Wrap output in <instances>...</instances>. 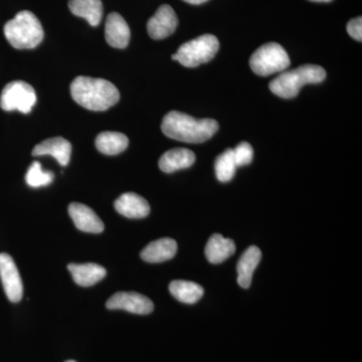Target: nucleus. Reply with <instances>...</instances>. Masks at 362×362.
Here are the masks:
<instances>
[{
  "label": "nucleus",
  "instance_id": "nucleus-16",
  "mask_svg": "<svg viewBox=\"0 0 362 362\" xmlns=\"http://www.w3.org/2000/svg\"><path fill=\"white\" fill-rule=\"evenodd\" d=\"M71 277L78 285L90 287L103 280L107 275L106 269L98 264H70L68 266Z\"/></svg>",
  "mask_w": 362,
  "mask_h": 362
},
{
  "label": "nucleus",
  "instance_id": "nucleus-8",
  "mask_svg": "<svg viewBox=\"0 0 362 362\" xmlns=\"http://www.w3.org/2000/svg\"><path fill=\"white\" fill-rule=\"evenodd\" d=\"M110 310H125L130 313L147 315L154 309L153 302L148 297L136 292H118L107 301Z\"/></svg>",
  "mask_w": 362,
  "mask_h": 362
},
{
  "label": "nucleus",
  "instance_id": "nucleus-27",
  "mask_svg": "<svg viewBox=\"0 0 362 362\" xmlns=\"http://www.w3.org/2000/svg\"><path fill=\"white\" fill-rule=\"evenodd\" d=\"M183 1L187 2V4H195V6H197V4H204V2H206L207 0H183Z\"/></svg>",
  "mask_w": 362,
  "mask_h": 362
},
{
  "label": "nucleus",
  "instance_id": "nucleus-2",
  "mask_svg": "<svg viewBox=\"0 0 362 362\" xmlns=\"http://www.w3.org/2000/svg\"><path fill=\"white\" fill-rule=\"evenodd\" d=\"M71 95L80 106L90 111H106L118 103L120 93L104 78L78 77L71 82Z\"/></svg>",
  "mask_w": 362,
  "mask_h": 362
},
{
  "label": "nucleus",
  "instance_id": "nucleus-18",
  "mask_svg": "<svg viewBox=\"0 0 362 362\" xmlns=\"http://www.w3.org/2000/svg\"><path fill=\"white\" fill-rule=\"evenodd\" d=\"M262 259L261 250L258 247H247L238 262V283L240 287L247 289L252 284V274Z\"/></svg>",
  "mask_w": 362,
  "mask_h": 362
},
{
  "label": "nucleus",
  "instance_id": "nucleus-15",
  "mask_svg": "<svg viewBox=\"0 0 362 362\" xmlns=\"http://www.w3.org/2000/svg\"><path fill=\"white\" fill-rule=\"evenodd\" d=\"M177 252V244L175 240L164 238V239L154 240L145 247L140 254L143 261L147 263H162L168 261L175 256Z\"/></svg>",
  "mask_w": 362,
  "mask_h": 362
},
{
  "label": "nucleus",
  "instance_id": "nucleus-4",
  "mask_svg": "<svg viewBox=\"0 0 362 362\" xmlns=\"http://www.w3.org/2000/svg\"><path fill=\"white\" fill-rule=\"evenodd\" d=\"M9 44L18 49H33L44 39V30L37 16L28 11H21L4 25Z\"/></svg>",
  "mask_w": 362,
  "mask_h": 362
},
{
  "label": "nucleus",
  "instance_id": "nucleus-26",
  "mask_svg": "<svg viewBox=\"0 0 362 362\" xmlns=\"http://www.w3.org/2000/svg\"><path fill=\"white\" fill-rule=\"evenodd\" d=\"M347 33L350 37H354V40L361 42L362 40V18H354L347 23Z\"/></svg>",
  "mask_w": 362,
  "mask_h": 362
},
{
  "label": "nucleus",
  "instance_id": "nucleus-7",
  "mask_svg": "<svg viewBox=\"0 0 362 362\" xmlns=\"http://www.w3.org/2000/svg\"><path fill=\"white\" fill-rule=\"evenodd\" d=\"M37 103V94L32 86L23 81H13L2 90L0 107L4 111H20L28 114Z\"/></svg>",
  "mask_w": 362,
  "mask_h": 362
},
{
  "label": "nucleus",
  "instance_id": "nucleus-21",
  "mask_svg": "<svg viewBox=\"0 0 362 362\" xmlns=\"http://www.w3.org/2000/svg\"><path fill=\"white\" fill-rule=\"evenodd\" d=\"M169 291L178 301L194 304L204 296V288L190 281L176 280L169 285Z\"/></svg>",
  "mask_w": 362,
  "mask_h": 362
},
{
  "label": "nucleus",
  "instance_id": "nucleus-11",
  "mask_svg": "<svg viewBox=\"0 0 362 362\" xmlns=\"http://www.w3.org/2000/svg\"><path fill=\"white\" fill-rule=\"evenodd\" d=\"M69 214L78 230L85 233H100L104 230V223L97 214L78 202H73L69 206Z\"/></svg>",
  "mask_w": 362,
  "mask_h": 362
},
{
  "label": "nucleus",
  "instance_id": "nucleus-28",
  "mask_svg": "<svg viewBox=\"0 0 362 362\" xmlns=\"http://www.w3.org/2000/svg\"><path fill=\"white\" fill-rule=\"evenodd\" d=\"M311 1H315V2H329L331 0H311Z\"/></svg>",
  "mask_w": 362,
  "mask_h": 362
},
{
  "label": "nucleus",
  "instance_id": "nucleus-17",
  "mask_svg": "<svg viewBox=\"0 0 362 362\" xmlns=\"http://www.w3.org/2000/svg\"><path fill=\"white\" fill-rule=\"evenodd\" d=\"M235 252V245L233 240L226 239L220 233H214L207 242L206 257L209 263L218 265L232 257Z\"/></svg>",
  "mask_w": 362,
  "mask_h": 362
},
{
  "label": "nucleus",
  "instance_id": "nucleus-19",
  "mask_svg": "<svg viewBox=\"0 0 362 362\" xmlns=\"http://www.w3.org/2000/svg\"><path fill=\"white\" fill-rule=\"evenodd\" d=\"M195 162V154L187 148H175L165 152L159 159V168L165 173L190 168Z\"/></svg>",
  "mask_w": 362,
  "mask_h": 362
},
{
  "label": "nucleus",
  "instance_id": "nucleus-12",
  "mask_svg": "<svg viewBox=\"0 0 362 362\" xmlns=\"http://www.w3.org/2000/svg\"><path fill=\"white\" fill-rule=\"evenodd\" d=\"M130 28L120 14L112 13L107 18L105 37L111 47L125 49L130 42Z\"/></svg>",
  "mask_w": 362,
  "mask_h": 362
},
{
  "label": "nucleus",
  "instance_id": "nucleus-13",
  "mask_svg": "<svg viewBox=\"0 0 362 362\" xmlns=\"http://www.w3.org/2000/svg\"><path fill=\"white\" fill-rule=\"evenodd\" d=\"M71 154V143L63 137L49 138L40 142L33 150V156H51L62 166H66L70 163Z\"/></svg>",
  "mask_w": 362,
  "mask_h": 362
},
{
  "label": "nucleus",
  "instance_id": "nucleus-29",
  "mask_svg": "<svg viewBox=\"0 0 362 362\" xmlns=\"http://www.w3.org/2000/svg\"><path fill=\"white\" fill-rule=\"evenodd\" d=\"M66 362H77V361H66Z\"/></svg>",
  "mask_w": 362,
  "mask_h": 362
},
{
  "label": "nucleus",
  "instance_id": "nucleus-20",
  "mask_svg": "<svg viewBox=\"0 0 362 362\" xmlns=\"http://www.w3.org/2000/svg\"><path fill=\"white\" fill-rule=\"evenodd\" d=\"M69 7L71 13L85 18L92 26L100 25L103 16L101 0H70Z\"/></svg>",
  "mask_w": 362,
  "mask_h": 362
},
{
  "label": "nucleus",
  "instance_id": "nucleus-5",
  "mask_svg": "<svg viewBox=\"0 0 362 362\" xmlns=\"http://www.w3.org/2000/svg\"><path fill=\"white\" fill-rule=\"evenodd\" d=\"M218 49L220 42L216 37L213 35H204L181 45L177 52L173 54L171 58L187 68H195L211 61Z\"/></svg>",
  "mask_w": 362,
  "mask_h": 362
},
{
  "label": "nucleus",
  "instance_id": "nucleus-25",
  "mask_svg": "<svg viewBox=\"0 0 362 362\" xmlns=\"http://www.w3.org/2000/svg\"><path fill=\"white\" fill-rule=\"evenodd\" d=\"M233 152L238 168L249 165L254 158V150L251 144L247 142L240 143L235 149H233Z\"/></svg>",
  "mask_w": 362,
  "mask_h": 362
},
{
  "label": "nucleus",
  "instance_id": "nucleus-22",
  "mask_svg": "<svg viewBox=\"0 0 362 362\" xmlns=\"http://www.w3.org/2000/svg\"><path fill=\"white\" fill-rule=\"evenodd\" d=\"M97 149L106 156H117L126 150L129 144L127 136L119 132H102L97 136Z\"/></svg>",
  "mask_w": 362,
  "mask_h": 362
},
{
  "label": "nucleus",
  "instance_id": "nucleus-14",
  "mask_svg": "<svg viewBox=\"0 0 362 362\" xmlns=\"http://www.w3.org/2000/svg\"><path fill=\"white\" fill-rule=\"evenodd\" d=\"M114 206L119 214L128 218H146L150 213V206L146 199L134 192H126L119 197Z\"/></svg>",
  "mask_w": 362,
  "mask_h": 362
},
{
  "label": "nucleus",
  "instance_id": "nucleus-1",
  "mask_svg": "<svg viewBox=\"0 0 362 362\" xmlns=\"http://www.w3.org/2000/svg\"><path fill=\"white\" fill-rule=\"evenodd\" d=\"M161 129L171 139L197 144L211 139L218 130V123L214 119H195L181 112L171 111L164 117Z\"/></svg>",
  "mask_w": 362,
  "mask_h": 362
},
{
  "label": "nucleus",
  "instance_id": "nucleus-6",
  "mask_svg": "<svg viewBox=\"0 0 362 362\" xmlns=\"http://www.w3.org/2000/svg\"><path fill=\"white\" fill-rule=\"evenodd\" d=\"M250 66L255 74L267 77L284 71L290 66V59L282 45L269 42L252 54Z\"/></svg>",
  "mask_w": 362,
  "mask_h": 362
},
{
  "label": "nucleus",
  "instance_id": "nucleus-23",
  "mask_svg": "<svg viewBox=\"0 0 362 362\" xmlns=\"http://www.w3.org/2000/svg\"><path fill=\"white\" fill-rule=\"evenodd\" d=\"M237 168L238 165L235 163V157H233V149L226 150L216 158V163H214L216 178L221 182H228V181L232 180Z\"/></svg>",
  "mask_w": 362,
  "mask_h": 362
},
{
  "label": "nucleus",
  "instance_id": "nucleus-9",
  "mask_svg": "<svg viewBox=\"0 0 362 362\" xmlns=\"http://www.w3.org/2000/svg\"><path fill=\"white\" fill-rule=\"evenodd\" d=\"M0 279L9 301L20 302L23 294V281L13 259L6 252L0 254Z\"/></svg>",
  "mask_w": 362,
  "mask_h": 362
},
{
  "label": "nucleus",
  "instance_id": "nucleus-24",
  "mask_svg": "<svg viewBox=\"0 0 362 362\" xmlns=\"http://www.w3.org/2000/svg\"><path fill=\"white\" fill-rule=\"evenodd\" d=\"M25 180L30 187H47L54 180V173L45 171L40 162H33L26 173Z\"/></svg>",
  "mask_w": 362,
  "mask_h": 362
},
{
  "label": "nucleus",
  "instance_id": "nucleus-10",
  "mask_svg": "<svg viewBox=\"0 0 362 362\" xmlns=\"http://www.w3.org/2000/svg\"><path fill=\"white\" fill-rule=\"evenodd\" d=\"M178 18L173 7L163 4L147 23V30L153 40H163L175 32Z\"/></svg>",
  "mask_w": 362,
  "mask_h": 362
},
{
  "label": "nucleus",
  "instance_id": "nucleus-3",
  "mask_svg": "<svg viewBox=\"0 0 362 362\" xmlns=\"http://www.w3.org/2000/svg\"><path fill=\"white\" fill-rule=\"evenodd\" d=\"M326 78L322 66L304 65L295 70L282 71L269 85L270 90L278 97L292 99L296 97L301 88L307 84H317Z\"/></svg>",
  "mask_w": 362,
  "mask_h": 362
}]
</instances>
